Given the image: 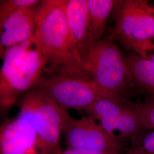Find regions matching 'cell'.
Listing matches in <instances>:
<instances>
[{"mask_svg": "<svg viewBox=\"0 0 154 154\" xmlns=\"http://www.w3.org/2000/svg\"><path fill=\"white\" fill-rule=\"evenodd\" d=\"M46 61L48 74L65 73L88 78L72 42L66 0H45L37 7L33 35Z\"/></svg>", "mask_w": 154, "mask_h": 154, "instance_id": "obj_1", "label": "cell"}, {"mask_svg": "<svg viewBox=\"0 0 154 154\" xmlns=\"http://www.w3.org/2000/svg\"><path fill=\"white\" fill-rule=\"evenodd\" d=\"M2 61L0 112L6 113L35 87L46 71V61L33 37L9 50Z\"/></svg>", "mask_w": 154, "mask_h": 154, "instance_id": "obj_2", "label": "cell"}, {"mask_svg": "<svg viewBox=\"0 0 154 154\" xmlns=\"http://www.w3.org/2000/svg\"><path fill=\"white\" fill-rule=\"evenodd\" d=\"M83 69L98 88L115 101L124 103L123 96L137 87L118 47L110 40H99L88 49Z\"/></svg>", "mask_w": 154, "mask_h": 154, "instance_id": "obj_3", "label": "cell"}, {"mask_svg": "<svg viewBox=\"0 0 154 154\" xmlns=\"http://www.w3.org/2000/svg\"><path fill=\"white\" fill-rule=\"evenodd\" d=\"M114 35L127 49L148 58L154 51V7L145 0L121 1Z\"/></svg>", "mask_w": 154, "mask_h": 154, "instance_id": "obj_4", "label": "cell"}, {"mask_svg": "<svg viewBox=\"0 0 154 154\" xmlns=\"http://www.w3.org/2000/svg\"><path fill=\"white\" fill-rule=\"evenodd\" d=\"M34 88L66 110L86 111L100 99L115 101L100 90L91 79L65 73L43 76Z\"/></svg>", "mask_w": 154, "mask_h": 154, "instance_id": "obj_5", "label": "cell"}, {"mask_svg": "<svg viewBox=\"0 0 154 154\" xmlns=\"http://www.w3.org/2000/svg\"><path fill=\"white\" fill-rule=\"evenodd\" d=\"M62 108L35 88L21 98L19 115L32 124L50 154H61Z\"/></svg>", "mask_w": 154, "mask_h": 154, "instance_id": "obj_6", "label": "cell"}, {"mask_svg": "<svg viewBox=\"0 0 154 154\" xmlns=\"http://www.w3.org/2000/svg\"><path fill=\"white\" fill-rule=\"evenodd\" d=\"M37 0H0V60L18 45L33 38Z\"/></svg>", "mask_w": 154, "mask_h": 154, "instance_id": "obj_7", "label": "cell"}, {"mask_svg": "<svg viewBox=\"0 0 154 154\" xmlns=\"http://www.w3.org/2000/svg\"><path fill=\"white\" fill-rule=\"evenodd\" d=\"M62 131L67 148L102 150L118 154L121 145L90 116L75 119L65 109L62 111Z\"/></svg>", "mask_w": 154, "mask_h": 154, "instance_id": "obj_8", "label": "cell"}, {"mask_svg": "<svg viewBox=\"0 0 154 154\" xmlns=\"http://www.w3.org/2000/svg\"><path fill=\"white\" fill-rule=\"evenodd\" d=\"M123 104L111 99H100L85 111L88 116L99 121L112 138H137L145 131L144 127L127 102Z\"/></svg>", "mask_w": 154, "mask_h": 154, "instance_id": "obj_9", "label": "cell"}, {"mask_svg": "<svg viewBox=\"0 0 154 154\" xmlns=\"http://www.w3.org/2000/svg\"><path fill=\"white\" fill-rule=\"evenodd\" d=\"M0 154H50L32 124L18 114L0 126Z\"/></svg>", "mask_w": 154, "mask_h": 154, "instance_id": "obj_10", "label": "cell"}, {"mask_svg": "<svg viewBox=\"0 0 154 154\" xmlns=\"http://www.w3.org/2000/svg\"><path fill=\"white\" fill-rule=\"evenodd\" d=\"M66 13L72 42L82 63L84 57L94 44L88 31L87 0H66Z\"/></svg>", "mask_w": 154, "mask_h": 154, "instance_id": "obj_11", "label": "cell"}, {"mask_svg": "<svg viewBox=\"0 0 154 154\" xmlns=\"http://www.w3.org/2000/svg\"><path fill=\"white\" fill-rule=\"evenodd\" d=\"M117 2L114 0H87L88 31L93 43L100 40L108 18Z\"/></svg>", "mask_w": 154, "mask_h": 154, "instance_id": "obj_12", "label": "cell"}, {"mask_svg": "<svg viewBox=\"0 0 154 154\" xmlns=\"http://www.w3.org/2000/svg\"><path fill=\"white\" fill-rule=\"evenodd\" d=\"M125 60L137 87L154 97V62L134 53Z\"/></svg>", "mask_w": 154, "mask_h": 154, "instance_id": "obj_13", "label": "cell"}, {"mask_svg": "<svg viewBox=\"0 0 154 154\" xmlns=\"http://www.w3.org/2000/svg\"><path fill=\"white\" fill-rule=\"evenodd\" d=\"M128 104L138 114L144 130L154 131V101L143 103L128 102Z\"/></svg>", "mask_w": 154, "mask_h": 154, "instance_id": "obj_14", "label": "cell"}, {"mask_svg": "<svg viewBox=\"0 0 154 154\" xmlns=\"http://www.w3.org/2000/svg\"><path fill=\"white\" fill-rule=\"evenodd\" d=\"M135 147L148 154H154V130L135 138Z\"/></svg>", "mask_w": 154, "mask_h": 154, "instance_id": "obj_15", "label": "cell"}, {"mask_svg": "<svg viewBox=\"0 0 154 154\" xmlns=\"http://www.w3.org/2000/svg\"><path fill=\"white\" fill-rule=\"evenodd\" d=\"M61 154H116L106 151L91 149L67 148Z\"/></svg>", "mask_w": 154, "mask_h": 154, "instance_id": "obj_16", "label": "cell"}, {"mask_svg": "<svg viewBox=\"0 0 154 154\" xmlns=\"http://www.w3.org/2000/svg\"><path fill=\"white\" fill-rule=\"evenodd\" d=\"M127 154H148L144 152H143V151L140 150V149H138L135 147H133L131 149H129V150L128 151V152Z\"/></svg>", "mask_w": 154, "mask_h": 154, "instance_id": "obj_17", "label": "cell"}, {"mask_svg": "<svg viewBox=\"0 0 154 154\" xmlns=\"http://www.w3.org/2000/svg\"><path fill=\"white\" fill-rule=\"evenodd\" d=\"M147 58H149L150 60L153 61L154 62V51L153 52L149 54Z\"/></svg>", "mask_w": 154, "mask_h": 154, "instance_id": "obj_18", "label": "cell"}]
</instances>
